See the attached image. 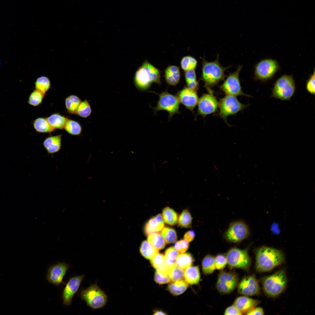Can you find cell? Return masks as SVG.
Wrapping results in <instances>:
<instances>
[{
    "label": "cell",
    "instance_id": "obj_1",
    "mask_svg": "<svg viewBox=\"0 0 315 315\" xmlns=\"http://www.w3.org/2000/svg\"><path fill=\"white\" fill-rule=\"evenodd\" d=\"M255 268L259 272H269L284 261L285 256L281 251L274 248L262 246L255 250Z\"/></svg>",
    "mask_w": 315,
    "mask_h": 315
},
{
    "label": "cell",
    "instance_id": "obj_2",
    "mask_svg": "<svg viewBox=\"0 0 315 315\" xmlns=\"http://www.w3.org/2000/svg\"><path fill=\"white\" fill-rule=\"evenodd\" d=\"M231 66H222L219 62L218 55L215 61L210 62L206 61L204 56L202 58V73L200 80L204 82V87L208 92L212 90L213 87L224 80L226 76L225 71Z\"/></svg>",
    "mask_w": 315,
    "mask_h": 315
},
{
    "label": "cell",
    "instance_id": "obj_3",
    "mask_svg": "<svg viewBox=\"0 0 315 315\" xmlns=\"http://www.w3.org/2000/svg\"><path fill=\"white\" fill-rule=\"evenodd\" d=\"M136 88L144 91L153 83H161L159 70L147 60H145L136 71L134 78Z\"/></svg>",
    "mask_w": 315,
    "mask_h": 315
},
{
    "label": "cell",
    "instance_id": "obj_4",
    "mask_svg": "<svg viewBox=\"0 0 315 315\" xmlns=\"http://www.w3.org/2000/svg\"><path fill=\"white\" fill-rule=\"evenodd\" d=\"M260 281L266 295L271 297H277L286 287L287 278L286 271L284 269L280 270L271 275L262 278Z\"/></svg>",
    "mask_w": 315,
    "mask_h": 315
},
{
    "label": "cell",
    "instance_id": "obj_5",
    "mask_svg": "<svg viewBox=\"0 0 315 315\" xmlns=\"http://www.w3.org/2000/svg\"><path fill=\"white\" fill-rule=\"evenodd\" d=\"M79 296L88 306L93 309L104 307L107 301V296L97 286V283L85 289H82Z\"/></svg>",
    "mask_w": 315,
    "mask_h": 315
},
{
    "label": "cell",
    "instance_id": "obj_6",
    "mask_svg": "<svg viewBox=\"0 0 315 315\" xmlns=\"http://www.w3.org/2000/svg\"><path fill=\"white\" fill-rule=\"evenodd\" d=\"M250 246L241 249L236 247L230 249L226 253L227 262L231 268H237L248 271L251 264V259L248 254Z\"/></svg>",
    "mask_w": 315,
    "mask_h": 315
},
{
    "label": "cell",
    "instance_id": "obj_7",
    "mask_svg": "<svg viewBox=\"0 0 315 315\" xmlns=\"http://www.w3.org/2000/svg\"><path fill=\"white\" fill-rule=\"evenodd\" d=\"M295 90L294 80L291 76L283 75L274 83L271 97L281 100H289Z\"/></svg>",
    "mask_w": 315,
    "mask_h": 315
},
{
    "label": "cell",
    "instance_id": "obj_8",
    "mask_svg": "<svg viewBox=\"0 0 315 315\" xmlns=\"http://www.w3.org/2000/svg\"><path fill=\"white\" fill-rule=\"evenodd\" d=\"M248 106L240 102L236 97L226 95L220 99L218 102L219 112L218 115L222 118L229 126L227 121L228 117L236 114Z\"/></svg>",
    "mask_w": 315,
    "mask_h": 315
},
{
    "label": "cell",
    "instance_id": "obj_9",
    "mask_svg": "<svg viewBox=\"0 0 315 315\" xmlns=\"http://www.w3.org/2000/svg\"><path fill=\"white\" fill-rule=\"evenodd\" d=\"M159 98L156 106L153 108L155 114L159 111L164 110L169 113L170 120L176 114H180V102L176 95L165 91L159 94Z\"/></svg>",
    "mask_w": 315,
    "mask_h": 315
},
{
    "label": "cell",
    "instance_id": "obj_10",
    "mask_svg": "<svg viewBox=\"0 0 315 315\" xmlns=\"http://www.w3.org/2000/svg\"><path fill=\"white\" fill-rule=\"evenodd\" d=\"M242 67V65H239L235 71L230 73L223 83L219 86L220 90L226 95L252 97L243 92L242 90L239 76Z\"/></svg>",
    "mask_w": 315,
    "mask_h": 315
},
{
    "label": "cell",
    "instance_id": "obj_11",
    "mask_svg": "<svg viewBox=\"0 0 315 315\" xmlns=\"http://www.w3.org/2000/svg\"><path fill=\"white\" fill-rule=\"evenodd\" d=\"M239 281V278L236 273L221 271L218 275L216 288L221 294H229L235 289Z\"/></svg>",
    "mask_w": 315,
    "mask_h": 315
},
{
    "label": "cell",
    "instance_id": "obj_12",
    "mask_svg": "<svg viewBox=\"0 0 315 315\" xmlns=\"http://www.w3.org/2000/svg\"><path fill=\"white\" fill-rule=\"evenodd\" d=\"M249 234L247 225L243 221H238L230 225L224 233V237L228 242L238 243L247 238Z\"/></svg>",
    "mask_w": 315,
    "mask_h": 315
},
{
    "label": "cell",
    "instance_id": "obj_13",
    "mask_svg": "<svg viewBox=\"0 0 315 315\" xmlns=\"http://www.w3.org/2000/svg\"><path fill=\"white\" fill-rule=\"evenodd\" d=\"M203 94L199 99L197 116L204 118L206 116L214 113L218 110V102L214 94V91Z\"/></svg>",
    "mask_w": 315,
    "mask_h": 315
},
{
    "label": "cell",
    "instance_id": "obj_14",
    "mask_svg": "<svg viewBox=\"0 0 315 315\" xmlns=\"http://www.w3.org/2000/svg\"><path fill=\"white\" fill-rule=\"evenodd\" d=\"M278 65L274 60H262L255 66V77L256 79L265 80L272 77L277 71Z\"/></svg>",
    "mask_w": 315,
    "mask_h": 315
},
{
    "label": "cell",
    "instance_id": "obj_15",
    "mask_svg": "<svg viewBox=\"0 0 315 315\" xmlns=\"http://www.w3.org/2000/svg\"><path fill=\"white\" fill-rule=\"evenodd\" d=\"M237 286L238 293L240 294L253 296L260 294L258 281L254 274L244 277Z\"/></svg>",
    "mask_w": 315,
    "mask_h": 315
},
{
    "label": "cell",
    "instance_id": "obj_16",
    "mask_svg": "<svg viewBox=\"0 0 315 315\" xmlns=\"http://www.w3.org/2000/svg\"><path fill=\"white\" fill-rule=\"evenodd\" d=\"M70 267L68 264L60 262L50 266L47 274V281L57 286L61 284H64L63 279Z\"/></svg>",
    "mask_w": 315,
    "mask_h": 315
},
{
    "label": "cell",
    "instance_id": "obj_17",
    "mask_svg": "<svg viewBox=\"0 0 315 315\" xmlns=\"http://www.w3.org/2000/svg\"><path fill=\"white\" fill-rule=\"evenodd\" d=\"M84 275L75 276L71 277L64 288L62 295L63 304L69 306L71 303L72 298L78 291Z\"/></svg>",
    "mask_w": 315,
    "mask_h": 315
},
{
    "label": "cell",
    "instance_id": "obj_18",
    "mask_svg": "<svg viewBox=\"0 0 315 315\" xmlns=\"http://www.w3.org/2000/svg\"><path fill=\"white\" fill-rule=\"evenodd\" d=\"M197 92L185 86L176 93L180 103L193 113L199 100Z\"/></svg>",
    "mask_w": 315,
    "mask_h": 315
},
{
    "label": "cell",
    "instance_id": "obj_19",
    "mask_svg": "<svg viewBox=\"0 0 315 315\" xmlns=\"http://www.w3.org/2000/svg\"><path fill=\"white\" fill-rule=\"evenodd\" d=\"M260 301L246 296L237 297L235 300L234 304L243 314H245L249 310L256 307Z\"/></svg>",
    "mask_w": 315,
    "mask_h": 315
},
{
    "label": "cell",
    "instance_id": "obj_20",
    "mask_svg": "<svg viewBox=\"0 0 315 315\" xmlns=\"http://www.w3.org/2000/svg\"><path fill=\"white\" fill-rule=\"evenodd\" d=\"M62 134L49 136L43 142V146L49 154H53L60 151L62 145Z\"/></svg>",
    "mask_w": 315,
    "mask_h": 315
},
{
    "label": "cell",
    "instance_id": "obj_21",
    "mask_svg": "<svg viewBox=\"0 0 315 315\" xmlns=\"http://www.w3.org/2000/svg\"><path fill=\"white\" fill-rule=\"evenodd\" d=\"M164 77L168 85H176L179 83L181 78L179 67L175 65L168 66L165 70Z\"/></svg>",
    "mask_w": 315,
    "mask_h": 315
},
{
    "label": "cell",
    "instance_id": "obj_22",
    "mask_svg": "<svg viewBox=\"0 0 315 315\" xmlns=\"http://www.w3.org/2000/svg\"><path fill=\"white\" fill-rule=\"evenodd\" d=\"M184 278L188 284H197L199 282L200 275L198 266H190L185 270Z\"/></svg>",
    "mask_w": 315,
    "mask_h": 315
},
{
    "label": "cell",
    "instance_id": "obj_23",
    "mask_svg": "<svg viewBox=\"0 0 315 315\" xmlns=\"http://www.w3.org/2000/svg\"><path fill=\"white\" fill-rule=\"evenodd\" d=\"M150 263L157 270L162 273L168 274L169 269L165 263L164 256L162 254L158 253L150 259Z\"/></svg>",
    "mask_w": 315,
    "mask_h": 315
},
{
    "label": "cell",
    "instance_id": "obj_24",
    "mask_svg": "<svg viewBox=\"0 0 315 315\" xmlns=\"http://www.w3.org/2000/svg\"><path fill=\"white\" fill-rule=\"evenodd\" d=\"M164 223L161 222L157 220L155 217L150 219L146 223L144 231L147 236L162 230L164 228Z\"/></svg>",
    "mask_w": 315,
    "mask_h": 315
},
{
    "label": "cell",
    "instance_id": "obj_25",
    "mask_svg": "<svg viewBox=\"0 0 315 315\" xmlns=\"http://www.w3.org/2000/svg\"><path fill=\"white\" fill-rule=\"evenodd\" d=\"M33 125L36 131L41 133H50L55 130L50 125L46 118H38L35 119Z\"/></svg>",
    "mask_w": 315,
    "mask_h": 315
},
{
    "label": "cell",
    "instance_id": "obj_26",
    "mask_svg": "<svg viewBox=\"0 0 315 315\" xmlns=\"http://www.w3.org/2000/svg\"><path fill=\"white\" fill-rule=\"evenodd\" d=\"M50 125L55 130L62 129L68 118L58 113H55L47 118Z\"/></svg>",
    "mask_w": 315,
    "mask_h": 315
},
{
    "label": "cell",
    "instance_id": "obj_27",
    "mask_svg": "<svg viewBox=\"0 0 315 315\" xmlns=\"http://www.w3.org/2000/svg\"><path fill=\"white\" fill-rule=\"evenodd\" d=\"M188 286V284L185 281L181 280L172 281L168 286V289L174 295H178L185 291Z\"/></svg>",
    "mask_w": 315,
    "mask_h": 315
},
{
    "label": "cell",
    "instance_id": "obj_28",
    "mask_svg": "<svg viewBox=\"0 0 315 315\" xmlns=\"http://www.w3.org/2000/svg\"><path fill=\"white\" fill-rule=\"evenodd\" d=\"M140 252L145 258L150 260L158 253L159 250L154 247L148 241H144L141 243Z\"/></svg>",
    "mask_w": 315,
    "mask_h": 315
},
{
    "label": "cell",
    "instance_id": "obj_29",
    "mask_svg": "<svg viewBox=\"0 0 315 315\" xmlns=\"http://www.w3.org/2000/svg\"><path fill=\"white\" fill-rule=\"evenodd\" d=\"M194 259L189 253H182L179 254L176 259L175 264L180 268L184 270L191 266Z\"/></svg>",
    "mask_w": 315,
    "mask_h": 315
},
{
    "label": "cell",
    "instance_id": "obj_30",
    "mask_svg": "<svg viewBox=\"0 0 315 315\" xmlns=\"http://www.w3.org/2000/svg\"><path fill=\"white\" fill-rule=\"evenodd\" d=\"M202 270L203 273L205 275L211 274L216 270L215 257L208 254L205 256L202 262Z\"/></svg>",
    "mask_w": 315,
    "mask_h": 315
},
{
    "label": "cell",
    "instance_id": "obj_31",
    "mask_svg": "<svg viewBox=\"0 0 315 315\" xmlns=\"http://www.w3.org/2000/svg\"><path fill=\"white\" fill-rule=\"evenodd\" d=\"M81 102L76 95H71L68 96L65 99V105L67 111L70 113L76 114L78 108Z\"/></svg>",
    "mask_w": 315,
    "mask_h": 315
},
{
    "label": "cell",
    "instance_id": "obj_32",
    "mask_svg": "<svg viewBox=\"0 0 315 315\" xmlns=\"http://www.w3.org/2000/svg\"><path fill=\"white\" fill-rule=\"evenodd\" d=\"M185 77L186 86L189 88L197 91L199 88V84L197 80L195 70L185 71Z\"/></svg>",
    "mask_w": 315,
    "mask_h": 315
},
{
    "label": "cell",
    "instance_id": "obj_33",
    "mask_svg": "<svg viewBox=\"0 0 315 315\" xmlns=\"http://www.w3.org/2000/svg\"><path fill=\"white\" fill-rule=\"evenodd\" d=\"M69 134L72 135H80L82 132V127L77 121L67 119L64 128Z\"/></svg>",
    "mask_w": 315,
    "mask_h": 315
},
{
    "label": "cell",
    "instance_id": "obj_34",
    "mask_svg": "<svg viewBox=\"0 0 315 315\" xmlns=\"http://www.w3.org/2000/svg\"><path fill=\"white\" fill-rule=\"evenodd\" d=\"M147 241L158 250L164 248L166 245L164 240L161 235L158 232L154 233L148 236Z\"/></svg>",
    "mask_w": 315,
    "mask_h": 315
},
{
    "label": "cell",
    "instance_id": "obj_35",
    "mask_svg": "<svg viewBox=\"0 0 315 315\" xmlns=\"http://www.w3.org/2000/svg\"><path fill=\"white\" fill-rule=\"evenodd\" d=\"M162 216L164 221L171 225L176 224L178 221L177 214L172 209L167 207L162 210Z\"/></svg>",
    "mask_w": 315,
    "mask_h": 315
},
{
    "label": "cell",
    "instance_id": "obj_36",
    "mask_svg": "<svg viewBox=\"0 0 315 315\" xmlns=\"http://www.w3.org/2000/svg\"><path fill=\"white\" fill-rule=\"evenodd\" d=\"M179 254V252L173 247H170L165 251V262L169 269L175 265L176 259Z\"/></svg>",
    "mask_w": 315,
    "mask_h": 315
},
{
    "label": "cell",
    "instance_id": "obj_37",
    "mask_svg": "<svg viewBox=\"0 0 315 315\" xmlns=\"http://www.w3.org/2000/svg\"><path fill=\"white\" fill-rule=\"evenodd\" d=\"M35 84L36 89L45 94L50 87V82L49 79L45 76H42L38 78Z\"/></svg>",
    "mask_w": 315,
    "mask_h": 315
},
{
    "label": "cell",
    "instance_id": "obj_38",
    "mask_svg": "<svg viewBox=\"0 0 315 315\" xmlns=\"http://www.w3.org/2000/svg\"><path fill=\"white\" fill-rule=\"evenodd\" d=\"M197 64V60L194 57L190 56L184 57L181 62V66L184 71L195 70Z\"/></svg>",
    "mask_w": 315,
    "mask_h": 315
},
{
    "label": "cell",
    "instance_id": "obj_39",
    "mask_svg": "<svg viewBox=\"0 0 315 315\" xmlns=\"http://www.w3.org/2000/svg\"><path fill=\"white\" fill-rule=\"evenodd\" d=\"M161 235L167 244H171L176 242L177 239L176 233L175 230L169 227L164 228L161 230Z\"/></svg>",
    "mask_w": 315,
    "mask_h": 315
},
{
    "label": "cell",
    "instance_id": "obj_40",
    "mask_svg": "<svg viewBox=\"0 0 315 315\" xmlns=\"http://www.w3.org/2000/svg\"><path fill=\"white\" fill-rule=\"evenodd\" d=\"M92 111L89 102L85 99L81 102L77 109L76 114L82 118H87L90 115Z\"/></svg>",
    "mask_w": 315,
    "mask_h": 315
},
{
    "label": "cell",
    "instance_id": "obj_41",
    "mask_svg": "<svg viewBox=\"0 0 315 315\" xmlns=\"http://www.w3.org/2000/svg\"><path fill=\"white\" fill-rule=\"evenodd\" d=\"M45 94L36 89L30 94L29 98L28 103L30 105L37 106L40 105L42 102Z\"/></svg>",
    "mask_w": 315,
    "mask_h": 315
},
{
    "label": "cell",
    "instance_id": "obj_42",
    "mask_svg": "<svg viewBox=\"0 0 315 315\" xmlns=\"http://www.w3.org/2000/svg\"><path fill=\"white\" fill-rule=\"evenodd\" d=\"M178 220L179 226L185 228L190 227L192 222V218L189 211L187 209L183 210Z\"/></svg>",
    "mask_w": 315,
    "mask_h": 315
},
{
    "label": "cell",
    "instance_id": "obj_43",
    "mask_svg": "<svg viewBox=\"0 0 315 315\" xmlns=\"http://www.w3.org/2000/svg\"><path fill=\"white\" fill-rule=\"evenodd\" d=\"M183 270L177 267L175 265L169 268L168 275L172 281L181 280L184 278Z\"/></svg>",
    "mask_w": 315,
    "mask_h": 315
},
{
    "label": "cell",
    "instance_id": "obj_44",
    "mask_svg": "<svg viewBox=\"0 0 315 315\" xmlns=\"http://www.w3.org/2000/svg\"><path fill=\"white\" fill-rule=\"evenodd\" d=\"M215 262L216 269L222 270L227 265V260L225 255L218 254L215 257Z\"/></svg>",
    "mask_w": 315,
    "mask_h": 315
},
{
    "label": "cell",
    "instance_id": "obj_45",
    "mask_svg": "<svg viewBox=\"0 0 315 315\" xmlns=\"http://www.w3.org/2000/svg\"><path fill=\"white\" fill-rule=\"evenodd\" d=\"M154 280L156 282L159 284H166L170 281L168 274L162 273L157 270L155 274Z\"/></svg>",
    "mask_w": 315,
    "mask_h": 315
},
{
    "label": "cell",
    "instance_id": "obj_46",
    "mask_svg": "<svg viewBox=\"0 0 315 315\" xmlns=\"http://www.w3.org/2000/svg\"><path fill=\"white\" fill-rule=\"evenodd\" d=\"M189 246V242L184 239L176 242L174 245L175 249L181 253L185 252L188 249Z\"/></svg>",
    "mask_w": 315,
    "mask_h": 315
},
{
    "label": "cell",
    "instance_id": "obj_47",
    "mask_svg": "<svg viewBox=\"0 0 315 315\" xmlns=\"http://www.w3.org/2000/svg\"><path fill=\"white\" fill-rule=\"evenodd\" d=\"M306 88L309 92L314 94L315 92V71L313 74L308 80L306 85Z\"/></svg>",
    "mask_w": 315,
    "mask_h": 315
},
{
    "label": "cell",
    "instance_id": "obj_48",
    "mask_svg": "<svg viewBox=\"0 0 315 315\" xmlns=\"http://www.w3.org/2000/svg\"><path fill=\"white\" fill-rule=\"evenodd\" d=\"M225 315H242V313L234 304L229 306L225 310Z\"/></svg>",
    "mask_w": 315,
    "mask_h": 315
},
{
    "label": "cell",
    "instance_id": "obj_49",
    "mask_svg": "<svg viewBox=\"0 0 315 315\" xmlns=\"http://www.w3.org/2000/svg\"><path fill=\"white\" fill-rule=\"evenodd\" d=\"M264 312L262 308L260 307H255L252 309L245 314L246 315H263Z\"/></svg>",
    "mask_w": 315,
    "mask_h": 315
},
{
    "label": "cell",
    "instance_id": "obj_50",
    "mask_svg": "<svg viewBox=\"0 0 315 315\" xmlns=\"http://www.w3.org/2000/svg\"><path fill=\"white\" fill-rule=\"evenodd\" d=\"M195 235V231L193 230H190L187 232L184 235V239L190 242L194 239Z\"/></svg>",
    "mask_w": 315,
    "mask_h": 315
},
{
    "label": "cell",
    "instance_id": "obj_51",
    "mask_svg": "<svg viewBox=\"0 0 315 315\" xmlns=\"http://www.w3.org/2000/svg\"><path fill=\"white\" fill-rule=\"evenodd\" d=\"M154 314V315H159V314L165 315V314H166L165 313H164V312H162V311H156L155 312V313Z\"/></svg>",
    "mask_w": 315,
    "mask_h": 315
},
{
    "label": "cell",
    "instance_id": "obj_52",
    "mask_svg": "<svg viewBox=\"0 0 315 315\" xmlns=\"http://www.w3.org/2000/svg\"><path fill=\"white\" fill-rule=\"evenodd\" d=\"M1 65V60H0V67Z\"/></svg>",
    "mask_w": 315,
    "mask_h": 315
}]
</instances>
